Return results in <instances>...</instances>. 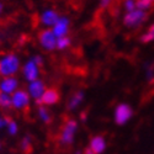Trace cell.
Returning a JSON list of instances; mask_svg holds the SVG:
<instances>
[{
	"label": "cell",
	"instance_id": "1",
	"mask_svg": "<svg viewBox=\"0 0 154 154\" xmlns=\"http://www.w3.org/2000/svg\"><path fill=\"white\" fill-rule=\"evenodd\" d=\"M21 70V59L14 52H8L0 57V78L15 76Z\"/></svg>",
	"mask_w": 154,
	"mask_h": 154
},
{
	"label": "cell",
	"instance_id": "2",
	"mask_svg": "<svg viewBox=\"0 0 154 154\" xmlns=\"http://www.w3.org/2000/svg\"><path fill=\"white\" fill-rule=\"evenodd\" d=\"M79 125L75 120L70 119L66 123L63 125L62 130H60V136H59V143L62 146H70L73 144L76 132H78Z\"/></svg>",
	"mask_w": 154,
	"mask_h": 154
},
{
	"label": "cell",
	"instance_id": "3",
	"mask_svg": "<svg viewBox=\"0 0 154 154\" xmlns=\"http://www.w3.org/2000/svg\"><path fill=\"white\" fill-rule=\"evenodd\" d=\"M148 15L146 11H142L139 9H134L132 11H128L123 15V25L127 29H138L139 26L146 22Z\"/></svg>",
	"mask_w": 154,
	"mask_h": 154
},
{
	"label": "cell",
	"instance_id": "4",
	"mask_svg": "<svg viewBox=\"0 0 154 154\" xmlns=\"http://www.w3.org/2000/svg\"><path fill=\"white\" fill-rule=\"evenodd\" d=\"M132 116H133V109L131 107V105L126 104V102L119 104L113 111V120L117 126H125L132 119Z\"/></svg>",
	"mask_w": 154,
	"mask_h": 154
},
{
	"label": "cell",
	"instance_id": "5",
	"mask_svg": "<svg viewBox=\"0 0 154 154\" xmlns=\"http://www.w3.org/2000/svg\"><path fill=\"white\" fill-rule=\"evenodd\" d=\"M31 104V97L27 93V90H22V89H17V90L11 95V107L15 110H26Z\"/></svg>",
	"mask_w": 154,
	"mask_h": 154
},
{
	"label": "cell",
	"instance_id": "6",
	"mask_svg": "<svg viewBox=\"0 0 154 154\" xmlns=\"http://www.w3.org/2000/svg\"><path fill=\"white\" fill-rule=\"evenodd\" d=\"M38 43L45 51H54L57 46V37L51 29H45L38 33Z\"/></svg>",
	"mask_w": 154,
	"mask_h": 154
},
{
	"label": "cell",
	"instance_id": "7",
	"mask_svg": "<svg viewBox=\"0 0 154 154\" xmlns=\"http://www.w3.org/2000/svg\"><path fill=\"white\" fill-rule=\"evenodd\" d=\"M22 75H23V79L31 83L33 80H37V79H40V70L41 68L37 66V64L31 59L26 60L23 63V66H22Z\"/></svg>",
	"mask_w": 154,
	"mask_h": 154
},
{
	"label": "cell",
	"instance_id": "8",
	"mask_svg": "<svg viewBox=\"0 0 154 154\" xmlns=\"http://www.w3.org/2000/svg\"><path fill=\"white\" fill-rule=\"evenodd\" d=\"M46 89L47 88H46L43 80L37 79V80H33V82L29 83V85H27V93H29L30 97L36 101V104H38V101L41 100L43 93L46 91Z\"/></svg>",
	"mask_w": 154,
	"mask_h": 154
},
{
	"label": "cell",
	"instance_id": "9",
	"mask_svg": "<svg viewBox=\"0 0 154 154\" xmlns=\"http://www.w3.org/2000/svg\"><path fill=\"white\" fill-rule=\"evenodd\" d=\"M51 30H52V32L54 33V36L57 38L68 36V33L70 31V20H69V17L63 16V15L59 16L58 21L54 23V26Z\"/></svg>",
	"mask_w": 154,
	"mask_h": 154
},
{
	"label": "cell",
	"instance_id": "10",
	"mask_svg": "<svg viewBox=\"0 0 154 154\" xmlns=\"http://www.w3.org/2000/svg\"><path fill=\"white\" fill-rule=\"evenodd\" d=\"M59 14L54 9H46L40 14V23L45 29H52L59 19Z\"/></svg>",
	"mask_w": 154,
	"mask_h": 154
},
{
	"label": "cell",
	"instance_id": "11",
	"mask_svg": "<svg viewBox=\"0 0 154 154\" xmlns=\"http://www.w3.org/2000/svg\"><path fill=\"white\" fill-rule=\"evenodd\" d=\"M19 79L16 76H5L0 79V93L12 95L19 89Z\"/></svg>",
	"mask_w": 154,
	"mask_h": 154
},
{
	"label": "cell",
	"instance_id": "12",
	"mask_svg": "<svg viewBox=\"0 0 154 154\" xmlns=\"http://www.w3.org/2000/svg\"><path fill=\"white\" fill-rule=\"evenodd\" d=\"M60 99V95L58 93L57 89H53V88H49V89H46V91L43 93L41 100L38 101L37 105H43V106H53L56 104H58V101Z\"/></svg>",
	"mask_w": 154,
	"mask_h": 154
},
{
	"label": "cell",
	"instance_id": "13",
	"mask_svg": "<svg viewBox=\"0 0 154 154\" xmlns=\"http://www.w3.org/2000/svg\"><path fill=\"white\" fill-rule=\"evenodd\" d=\"M88 148L90 150H93L94 153H96V154H102L107 148V143H106L105 137L101 136V134L93 136L90 138V142H89V147Z\"/></svg>",
	"mask_w": 154,
	"mask_h": 154
},
{
	"label": "cell",
	"instance_id": "14",
	"mask_svg": "<svg viewBox=\"0 0 154 154\" xmlns=\"http://www.w3.org/2000/svg\"><path fill=\"white\" fill-rule=\"evenodd\" d=\"M84 99H85V93H84L83 90H76V91L69 97V100H68V104H67L68 110H70V111L76 110V109H78V107L83 104Z\"/></svg>",
	"mask_w": 154,
	"mask_h": 154
},
{
	"label": "cell",
	"instance_id": "15",
	"mask_svg": "<svg viewBox=\"0 0 154 154\" xmlns=\"http://www.w3.org/2000/svg\"><path fill=\"white\" fill-rule=\"evenodd\" d=\"M37 115H38V119L46 125H48L51 121H52V112L49 111V109L47 106H43V105L38 106Z\"/></svg>",
	"mask_w": 154,
	"mask_h": 154
},
{
	"label": "cell",
	"instance_id": "16",
	"mask_svg": "<svg viewBox=\"0 0 154 154\" xmlns=\"http://www.w3.org/2000/svg\"><path fill=\"white\" fill-rule=\"evenodd\" d=\"M153 41H154V23H152L146 30V32L140 36V42L142 43H150Z\"/></svg>",
	"mask_w": 154,
	"mask_h": 154
},
{
	"label": "cell",
	"instance_id": "17",
	"mask_svg": "<svg viewBox=\"0 0 154 154\" xmlns=\"http://www.w3.org/2000/svg\"><path fill=\"white\" fill-rule=\"evenodd\" d=\"M5 128H6V131L10 136H16L19 133V125L15 120H12V119H8Z\"/></svg>",
	"mask_w": 154,
	"mask_h": 154
},
{
	"label": "cell",
	"instance_id": "18",
	"mask_svg": "<svg viewBox=\"0 0 154 154\" xmlns=\"http://www.w3.org/2000/svg\"><path fill=\"white\" fill-rule=\"evenodd\" d=\"M20 148L23 153H30V150L32 149V138L29 134L22 137L21 143H20Z\"/></svg>",
	"mask_w": 154,
	"mask_h": 154
},
{
	"label": "cell",
	"instance_id": "19",
	"mask_svg": "<svg viewBox=\"0 0 154 154\" xmlns=\"http://www.w3.org/2000/svg\"><path fill=\"white\" fill-rule=\"evenodd\" d=\"M70 45H72V40L69 38V36L60 37V38H57V46H56V49L64 51V49L69 48Z\"/></svg>",
	"mask_w": 154,
	"mask_h": 154
},
{
	"label": "cell",
	"instance_id": "20",
	"mask_svg": "<svg viewBox=\"0 0 154 154\" xmlns=\"http://www.w3.org/2000/svg\"><path fill=\"white\" fill-rule=\"evenodd\" d=\"M0 109L3 110L11 109V95L0 93Z\"/></svg>",
	"mask_w": 154,
	"mask_h": 154
},
{
	"label": "cell",
	"instance_id": "21",
	"mask_svg": "<svg viewBox=\"0 0 154 154\" xmlns=\"http://www.w3.org/2000/svg\"><path fill=\"white\" fill-rule=\"evenodd\" d=\"M136 6H137V9L147 12L153 6V2L152 0H136Z\"/></svg>",
	"mask_w": 154,
	"mask_h": 154
},
{
	"label": "cell",
	"instance_id": "22",
	"mask_svg": "<svg viewBox=\"0 0 154 154\" xmlns=\"http://www.w3.org/2000/svg\"><path fill=\"white\" fill-rule=\"evenodd\" d=\"M123 9H125L126 12L137 9V6H136V0H123Z\"/></svg>",
	"mask_w": 154,
	"mask_h": 154
},
{
	"label": "cell",
	"instance_id": "23",
	"mask_svg": "<svg viewBox=\"0 0 154 154\" xmlns=\"http://www.w3.org/2000/svg\"><path fill=\"white\" fill-rule=\"evenodd\" d=\"M32 60H33V62L37 64V66L40 67V68L43 66V62H45V60H43V57H42V56H40V54L33 56V57H32Z\"/></svg>",
	"mask_w": 154,
	"mask_h": 154
},
{
	"label": "cell",
	"instance_id": "24",
	"mask_svg": "<svg viewBox=\"0 0 154 154\" xmlns=\"http://www.w3.org/2000/svg\"><path fill=\"white\" fill-rule=\"evenodd\" d=\"M115 0H100V8L101 9H107L109 6H111V4Z\"/></svg>",
	"mask_w": 154,
	"mask_h": 154
},
{
	"label": "cell",
	"instance_id": "25",
	"mask_svg": "<svg viewBox=\"0 0 154 154\" xmlns=\"http://www.w3.org/2000/svg\"><path fill=\"white\" fill-rule=\"evenodd\" d=\"M6 121H8V117H4V116H0V130L6 127Z\"/></svg>",
	"mask_w": 154,
	"mask_h": 154
},
{
	"label": "cell",
	"instance_id": "26",
	"mask_svg": "<svg viewBox=\"0 0 154 154\" xmlns=\"http://www.w3.org/2000/svg\"><path fill=\"white\" fill-rule=\"evenodd\" d=\"M153 78H154V73H153V70H150V69H147V79L150 82Z\"/></svg>",
	"mask_w": 154,
	"mask_h": 154
},
{
	"label": "cell",
	"instance_id": "27",
	"mask_svg": "<svg viewBox=\"0 0 154 154\" xmlns=\"http://www.w3.org/2000/svg\"><path fill=\"white\" fill-rule=\"evenodd\" d=\"M83 154H96V153H94L93 150H90L89 148H86V149L84 150V153H83Z\"/></svg>",
	"mask_w": 154,
	"mask_h": 154
},
{
	"label": "cell",
	"instance_id": "28",
	"mask_svg": "<svg viewBox=\"0 0 154 154\" xmlns=\"http://www.w3.org/2000/svg\"><path fill=\"white\" fill-rule=\"evenodd\" d=\"M3 10H4V4H3V3H0V15L3 14Z\"/></svg>",
	"mask_w": 154,
	"mask_h": 154
},
{
	"label": "cell",
	"instance_id": "29",
	"mask_svg": "<svg viewBox=\"0 0 154 154\" xmlns=\"http://www.w3.org/2000/svg\"><path fill=\"white\" fill-rule=\"evenodd\" d=\"M74 154H83V153H82V152H80V150H76V152H75V153H74Z\"/></svg>",
	"mask_w": 154,
	"mask_h": 154
},
{
	"label": "cell",
	"instance_id": "30",
	"mask_svg": "<svg viewBox=\"0 0 154 154\" xmlns=\"http://www.w3.org/2000/svg\"><path fill=\"white\" fill-rule=\"evenodd\" d=\"M0 148H2V143H0Z\"/></svg>",
	"mask_w": 154,
	"mask_h": 154
},
{
	"label": "cell",
	"instance_id": "31",
	"mask_svg": "<svg viewBox=\"0 0 154 154\" xmlns=\"http://www.w3.org/2000/svg\"><path fill=\"white\" fill-rule=\"evenodd\" d=\"M152 2H154V0H152Z\"/></svg>",
	"mask_w": 154,
	"mask_h": 154
}]
</instances>
